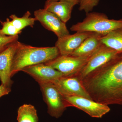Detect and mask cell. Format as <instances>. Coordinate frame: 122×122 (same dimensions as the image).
<instances>
[{
  "label": "cell",
  "mask_w": 122,
  "mask_h": 122,
  "mask_svg": "<svg viewBox=\"0 0 122 122\" xmlns=\"http://www.w3.org/2000/svg\"><path fill=\"white\" fill-rule=\"evenodd\" d=\"M92 100L109 106L122 105V52L81 81Z\"/></svg>",
  "instance_id": "1"
},
{
  "label": "cell",
  "mask_w": 122,
  "mask_h": 122,
  "mask_svg": "<svg viewBox=\"0 0 122 122\" xmlns=\"http://www.w3.org/2000/svg\"><path fill=\"white\" fill-rule=\"evenodd\" d=\"M60 55L59 50L55 46L34 47L18 41L11 67V77L25 67L45 63Z\"/></svg>",
  "instance_id": "2"
},
{
  "label": "cell",
  "mask_w": 122,
  "mask_h": 122,
  "mask_svg": "<svg viewBox=\"0 0 122 122\" xmlns=\"http://www.w3.org/2000/svg\"><path fill=\"white\" fill-rule=\"evenodd\" d=\"M122 27V19H109L104 13L90 12L81 22L73 25L71 30L76 32H91L102 36L116 29Z\"/></svg>",
  "instance_id": "3"
},
{
  "label": "cell",
  "mask_w": 122,
  "mask_h": 122,
  "mask_svg": "<svg viewBox=\"0 0 122 122\" xmlns=\"http://www.w3.org/2000/svg\"><path fill=\"white\" fill-rule=\"evenodd\" d=\"M43 99L48 107V113L52 117L58 118L68 107L64 97L52 82L38 83Z\"/></svg>",
  "instance_id": "4"
},
{
  "label": "cell",
  "mask_w": 122,
  "mask_h": 122,
  "mask_svg": "<svg viewBox=\"0 0 122 122\" xmlns=\"http://www.w3.org/2000/svg\"><path fill=\"white\" fill-rule=\"evenodd\" d=\"M93 54L82 56L60 55L54 60L44 63L58 71L63 76H76L87 63Z\"/></svg>",
  "instance_id": "5"
},
{
  "label": "cell",
  "mask_w": 122,
  "mask_h": 122,
  "mask_svg": "<svg viewBox=\"0 0 122 122\" xmlns=\"http://www.w3.org/2000/svg\"><path fill=\"white\" fill-rule=\"evenodd\" d=\"M68 107H76L91 117L101 118L109 113V106L95 102L92 99L80 96L64 97Z\"/></svg>",
  "instance_id": "6"
},
{
  "label": "cell",
  "mask_w": 122,
  "mask_h": 122,
  "mask_svg": "<svg viewBox=\"0 0 122 122\" xmlns=\"http://www.w3.org/2000/svg\"><path fill=\"white\" fill-rule=\"evenodd\" d=\"M118 53L102 44L92 55L87 63L76 76L81 81L92 72L109 61Z\"/></svg>",
  "instance_id": "7"
},
{
  "label": "cell",
  "mask_w": 122,
  "mask_h": 122,
  "mask_svg": "<svg viewBox=\"0 0 122 122\" xmlns=\"http://www.w3.org/2000/svg\"><path fill=\"white\" fill-rule=\"evenodd\" d=\"M34 17L45 28L54 33L58 38L69 35L66 23L57 15L44 8L34 11Z\"/></svg>",
  "instance_id": "8"
},
{
  "label": "cell",
  "mask_w": 122,
  "mask_h": 122,
  "mask_svg": "<svg viewBox=\"0 0 122 122\" xmlns=\"http://www.w3.org/2000/svg\"><path fill=\"white\" fill-rule=\"evenodd\" d=\"M52 82L63 97L80 96L92 99L81 81L76 76H62Z\"/></svg>",
  "instance_id": "9"
},
{
  "label": "cell",
  "mask_w": 122,
  "mask_h": 122,
  "mask_svg": "<svg viewBox=\"0 0 122 122\" xmlns=\"http://www.w3.org/2000/svg\"><path fill=\"white\" fill-rule=\"evenodd\" d=\"M91 32H76L72 35L58 38L55 46L59 50L60 55L71 56L85 39L93 33Z\"/></svg>",
  "instance_id": "10"
},
{
  "label": "cell",
  "mask_w": 122,
  "mask_h": 122,
  "mask_svg": "<svg viewBox=\"0 0 122 122\" xmlns=\"http://www.w3.org/2000/svg\"><path fill=\"white\" fill-rule=\"evenodd\" d=\"M21 71L29 75L38 83L53 82L63 76L61 72L45 63L27 66Z\"/></svg>",
  "instance_id": "11"
},
{
  "label": "cell",
  "mask_w": 122,
  "mask_h": 122,
  "mask_svg": "<svg viewBox=\"0 0 122 122\" xmlns=\"http://www.w3.org/2000/svg\"><path fill=\"white\" fill-rule=\"evenodd\" d=\"M18 41L0 53V81L1 84L10 88L13 83L11 79V67Z\"/></svg>",
  "instance_id": "12"
},
{
  "label": "cell",
  "mask_w": 122,
  "mask_h": 122,
  "mask_svg": "<svg viewBox=\"0 0 122 122\" xmlns=\"http://www.w3.org/2000/svg\"><path fill=\"white\" fill-rule=\"evenodd\" d=\"M76 5L74 2L68 1H46L44 9L54 14L66 23L70 19L72 10Z\"/></svg>",
  "instance_id": "13"
},
{
  "label": "cell",
  "mask_w": 122,
  "mask_h": 122,
  "mask_svg": "<svg viewBox=\"0 0 122 122\" xmlns=\"http://www.w3.org/2000/svg\"><path fill=\"white\" fill-rule=\"evenodd\" d=\"M102 36L97 33H93L85 39L71 56H82L93 54L102 45L101 38Z\"/></svg>",
  "instance_id": "14"
},
{
  "label": "cell",
  "mask_w": 122,
  "mask_h": 122,
  "mask_svg": "<svg viewBox=\"0 0 122 122\" xmlns=\"http://www.w3.org/2000/svg\"><path fill=\"white\" fill-rule=\"evenodd\" d=\"M101 41L102 44L118 53L122 52V27L102 36Z\"/></svg>",
  "instance_id": "15"
},
{
  "label": "cell",
  "mask_w": 122,
  "mask_h": 122,
  "mask_svg": "<svg viewBox=\"0 0 122 122\" xmlns=\"http://www.w3.org/2000/svg\"><path fill=\"white\" fill-rule=\"evenodd\" d=\"M37 110L33 105L24 104L18 108L17 120L18 122H38Z\"/></svg>",
  "instance_id": "16"
},
{
  "label": "cell",
  "mask_w": 122,
  "mask_h": 122,
  "mask_svg": "<svg viewBox=\"0 0 122 122\" xmlns=\"http://www.w3.org/2000/svg\"><path fill=\"white\" fill-rule=\"evenodd\" d=\"M31 13L29 11L26 12L21 17H18L15 14L10 16L13 25L18 30L22 32L23 29L27 26L33 28L37 20L35 17H30Z\"/></svg>",
  "instance_id": "17"
},
{
  "label": "cell",
  "mask_w": 122,
  "mask_h": 122,
  "mask_svg": "<svg viewBox=\"0 0 122 122\" xmlns=\"http://www.w3.org/2000/svg\"><path fill=\"white\" fill-rule=\"evenodd\" d=\"M2 28L0 29V34L7 36L18 35L22 32L19 31L13 25L11 20L8 18L5 21H0Z\"/></svg>",
  "instance_id": "18"
},
{
  "label": "cell",
  "mask_w": 122,
  "mask_h": 122,
  "mask_svg": "<svg viewBox=\"0 0 122 122\" xmlns=\"http://www.w3.org/2000/svg\"><path fill=\"white\" fill-rule=\"evenodd\" d=\"M100 0H79V10L87 14L90 12L98 5Z\"/></svg>",
  "instance_id": "19"
},
{
  "label": "cell",
  "mask_w": 122,
  "mask_h": 122,
  "mask_svg": "<svg viewBox=\"0 0 122 122\" xmlns=\"http://www.w3.org/2000/svg\"><path fill=\"white\" fill-rule=\"evenodd\" d=\"M19 35L7 36L0 34V53L5 50L10 46L17 41Z\"/></svg>",
  "instance_id": "20"
},
{
  "label": "cell",
  "mask_w": 122,
  "mask_h": 122,
  "mask_svg": "<svg viewBox=\"0 0 122 122\" xmlns=\"http://www.w3.org/2000/svg\"><path fill=\"white\" fill-rule=\"evenodd\" d=\"M11 91V88L6 87L2 84L0 86V98L8 94Z\"/></svg>",
  "instance_id": "21"
},
{
  "label": "cell",
  "mask_w": 122,
  "mask_h": 122,
  "mask_svg": "<svg viewBox=\"0 0 122 122\" xmlns=\"http://www.w3.org/2000/svg\"><path fill=\"white\" fill-rule=\"evenodd\" d=\"M65 0L68 1H71V2H74L76 5H78L79 0H46L48 1H57Z\"/></svg>",
  "instance_id": "22"
}]
</instances>
